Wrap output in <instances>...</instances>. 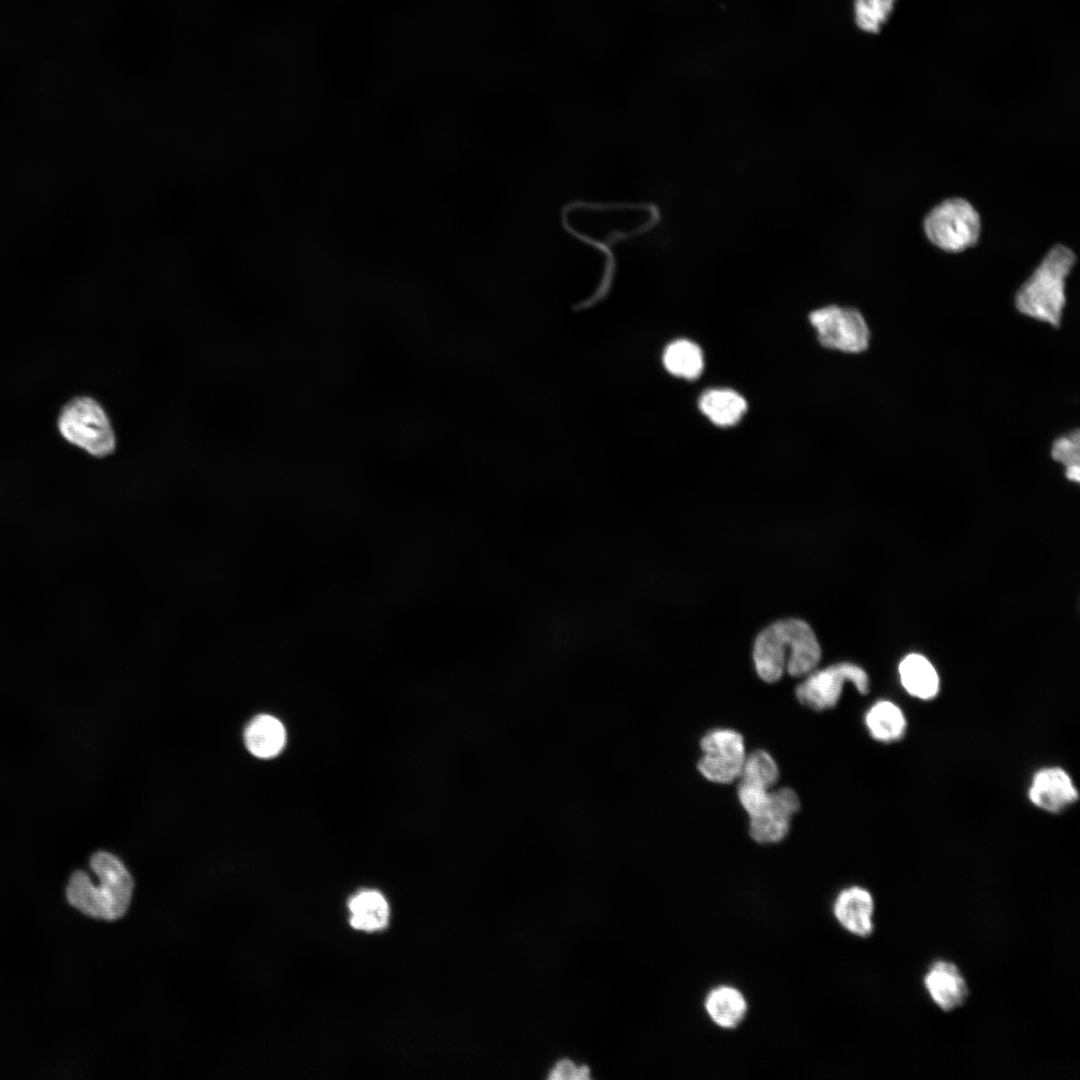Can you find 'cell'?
<instances>
[{"label": "cell", "mask_w": 1080, "mask_h": 1080, "mask_svg": "<svg viewBox=\"0 0 1080 1080\" xmlns=\"http://www.w3.org/2000/svg\"><path fill=\"white\" fill-rule=\"evenodd\" d=\"M659 219L657 208L640 200H576L561 213L562 227L574 241L606 255L647 235Z\"/></svg>", "instance_id": "obj_1"}, {"label": "cell", "mask_w": 1080, "mask_h": 1080, "mask_svg": "<svg viewBox=\"0 0 1080 1080\" xmlns=\"http://www.w3.org/2000/svg\"><path fill=\"white\" fill-rule=\"evenodd\" d=\"M820 658L821 648L812 628L800 619L779 620L755 639V669L768 683L778 681L785 670L793 677L808 675Z\"/></svg>", "instance_id": "obj_2"}, {"label": "cell", "mask_w": 1080, "mask_h": 1080, "mask_svg": "<svg viewBox=\"0 0 1080 1080\" xmlns=\"http://www.w3.org/2000/svg\"><path fill=\"white\" fill-rule=\"evenodd\" d=\"M99 878L94 885L83 871H76L67 885L68 902L84 914L105 920L122 917L130 904L134 882L124 864L113 854L99 851L90 860Z\"/></svg>", "instance_id": "obj_3"}, {"label": "cell", "mask_w": 1080, "mask_h": 1080, "mask_svg": "<svg viewBox=\"0 0 1080 1080\" xmlns=\"http://www.w3.org/2000/svg\"><path fill=\"white\" fill-rule=\"evenodd\" d=\"M1076 257L1062 245H1056L1018 289L1016 309L1023 315L1059 327L1066 304L1065 283Z\"/></svg>", "instance_id": "obj_4"}, {"label": "cell", "mask_w": 1080, "mask_h": 1080, "mask_svg": "<svg viewBox=\"0 0 1080 1080\" xmlns=\"http://www.w3.org/2000/svg\"><path fill=\"white\" fill-rule=\"evenodd\" d=\"M58 429L69 443L92 456L104 457L115 450L110 419L93 398L81 396L70 400L59 414Z\"/></svg>", "instance_id": "obj_5"}, {"label": "cell", "mask_w": 1080, "mask_h": 1080, "mask_svg": "<svg viewBox=\"0 0 1080 1080\" xmlns=\"http://www.w3.org/2000/svg\"><path fill=\"white\" fill-rule=\"evenodd\" d=\"M981 222L976 209L961 198L948 199L933 208L924 220L928 240L938 248L957 253L973 246Z\"/></svg>", "instance_id": "obj_6"}, {"label": "cell", "mask_w": 1080, "mask_h": 1080, "mask_svg": "<svg viewBox=\"0 0 1080 1080\" xmlns=\"http://www.w3.org/2000/svg\"><path fill=\"white\" fill-rule=\"evenodd\" d=\"M809 319L818 341L826 348L859 353L869 346V327L855 308L829 305L813 311Z\"/></svg>", "instance_id": "obj_7"}, {"label": "cell", "mask_w": 1080, "mask_h": 1080, "mask_svg": "<svg viewBox=\"0 0 1080 1080\" xmlns=\"http://www.w3.org/2000/svg\"><path fill=\"white\" fill-rule=\"evenodd\" d=\"M846 681L852 682L861 694L869 690L868 675L861 667L839 663L809 673L798 685L796 697L800 703L815 711L830 709L838 703Z\"/></svg>", "instance_id": "obj_8"}, {"label": "cell", "mask_w": 1080, "mask_h": 1080, "mask_svg": "<svg viewBox=\"0 0 1080 1080\" xmlns=\"http://www.w3.org/2000/svg\"><path fill=\"white\" fill-rule=\"evenodd\" d=\"M700 747L703 756L697 767L707 780L728 784L739 778L746 757L740 733L733 729H714L705 734Z\"/></svg>", "instance_id": "obj_9"}, {"label": "cell", "mask_w": 1080, "mask_h": 1080, "mask_svg": "<svg viewBox=\"0 0 1080 1080\" xmlns=\"http://www.w3.org/2000/svg\"><path fill=\"white\" fill-rule=\"evenodd\" d=\"M800 808L798 795L790 788H780L770 793L765 809L750 817L749 833L758 843H777L785 838L792 817Z\"/></svg>", "instance_id": "obj_10"}, {"label": "cell", "mask_w": 1080, "mask_h": 1080, "mask_svg": "<svg viewBox=\"0 0 1080 1080\" xmlns=\"http://www.w3.org/2000/svg\"><path fill=\"white\" fill-rule=\"evenodd\" d=\"M933 1002L944 1012L961 1007L967 1000L969 988L958 967L949 961H934L923 978Z\"/></svg>", "instance_id": "obj_11"}, {"label": "cell", "mask_w": 1080, "mask_h": 1080, "mask_svg": "<svg viewBox=\"0 0 1080 1080\" xmlns=\"http://www.w3.org/2000/svg\"><path fill=\"white\" fill-rule=\"evenodd\" d=\"M1028 795L1038 808L1058 813L1077 801L1078 790L1066 771L1051 767L1034 775Z\"/></svg>", "instance_id": "obj_12"}, {"label": "cell", "mask_w": 1080, "mask_h": 1080, "mask_svg": "<svg viewBox=\"0 0 1080 1080\" xmlns=\"http://www.w3.org/2000/svg\"><path fill=\"white\" fill-rule=\"evenodd\" d=\"M833 913L840 925L859 937H869L874 930V900L871 893L859 886L842 890L836 897Z\"/></svg>", "instance_id": "obj_13"}, {"label": "cell", "mask_w": 1080, "mask_h": 1080, "mask_svg": "<svg viewBox=\"0 0 1080 1080\" xmlns=\"http://www.w3.org/2000/svg\"><path fill=\"white\" fill-rule=\"evenodd\" d=\"M350 925L360 931L375 932L384 929L389 921V905L377 890L366 889L352 895L347 903Z\"/></svg>", "instance_id": "obj_14"}, {"label": "cell", "mask_w": 1080, "mask_h": 1080, "mask_svg": "<svg viewBox=\"0 0 1080 1080\" xmlns=\"http://www.w3.org/2000/svg\"><path fill=\"white\" fill-rule=\"evenodd\" d=\"M244 741L251 754L258 758H272L280 753L286 742L283 724L275 717L261 714L254 717L244 732Z\"/></svg>", "instance_id": "obj_15"}, {"label": "cell", "mask_w": 1080, "mask_h": 1080, "mask_svg": "<svg viewBox=\"0 0 1080 1080\" xmlns=\"http://www.w3.org/2000/svg\"><path fill=\"white\" fill-rule=\"evenodd\" d=\"M903 687L922 700L934 698L939 690V677L933 665L920 654L907 655L899 665Z\"/></svg>", "instance_id": "obj_16"}, {"label": "cell", "mask_w": 1080, "mask_h": 1080, "mask_svg": "<svg viewBox=\"0 0 1080 1080\" xmlns=\"http://www.w3.org/2000/svg\"><path fill=\"white\" fill-rule=\"evenodd\" d=\"M699 409L715 425H735L747 410L745 399L730 389H711L699 399Z\"/></svg>", "instance_id": "obj_17"}, {"label": "cell", "mask_w": 1080, "mask_h": 1080, "mask_svg": "<svg viewBox=\"0 0 1080 1080\" xmlns=\"http://www.w3.org/2000/svg\"><path fill=\"white\" fill-rule=\"evenodd\" d=\"M705 1009L712 1021L722 1028H735L744 1019L747 1003L742 993L734 987L719 986L709 992Z\"/></svg>", "instance_id": "obj_18"}, {"label": "cell", "mask_w": 1080, "mask_h": 1080, "mask_svg": "<svg viewBox=\"0 0 1080 1080\" xmlns=\"http://www.w3.org/2000/svg\"><path fill=\"white\" fill-rule=\"evenodd\" d=\"M865 724L870 735L880 742L896 741L903 736L906 729L902 710L887 700L878 701L871 706L865 715Z\"/></svg>", "instance_id": "obj_19"}, {"label": "cell", "mask_w": 1080, "mask_h": 1080, "mask_svg": "<svg viewBox=\"0 0 1080 1080\" xmlns=\"http://www.w3.org/2000/svg\"><path fill=\"white\" fill-rule=\"evenodd\" d=\"M663 363L672 375L693 380L704 368V358L699 346L689 340L679 339L670 343L663 354Z\"/></svg>", "instance_id": "obj_20"}, {"label": "cell", "mask_w": 1080, "mask_h": 1080, "mask_svg": "<svg viewBox=\"0 0 1080 1080\" xmlns=\"http://www.w3.org/2000/svg\"><path fill=\"white\" fill-rule=\"evenodd\" d=\"M897 0H854L853 16L863 32L876 34L888 22Z\"/></svg>", "instance_id": "obj_21"}, {"label": "cell", "mask_w": 1080, "mask_h": 1080, "mask_svg": "<svg viewBox=\"0 0 1080 1080\" xmlns=\"http://www.w3.org/2000/svg\"><path fill=\"white\" fill-rule=\"evenodd\" d=\"M779 770L774 758L764 750L746 755L740 781L770 789L778 780Z\"/></svg>", "instance_id": "obj_22"}, {"label": "cell", "mask_w": 1080, "mask_h": 1080, "mask_svg": "<svg viewBox=\"0 0 1080 1080\" xmlns=\"http://www.w3.org/2000/svg\"><path fill=\"white\" fill-rule=\"evenodd\" d=\"M1051 456L1055 461L1065 465V468L1079 466V431L1076 429L1056 438L1051 447Z\"/></svg>", "instance_id": "obj_23"}, {"label": "cell", "mask_w": 1080, "mask_h": 1080, "mask_svg": "<svg viewBox=\"0 0 1080 1080\" xmlns=\"http://www.w3.org/2000/svg\"><path fill=\"white\" fill-rule=\"evenodd\" d=\"M770 789L741 782L738 786L739 801L750 817L760 814L767 806L770 799Z\"/></svg>", "instance_id": "obj_24"}, {"label": "cell", "mask_w": 1080, "mask_h": 1080, "mask_svg": "<svg viewBox=\"0 0 1080 1080\" xmlns=\"http://www.w3.org/2000/svg\"><path fill=\"white\" fill-rule=\"evenodd\" d=\"M551 1080H588L591 1078V1070L587 1065H577L570 1059H561L548 1073Z\"/></svg>", "instance_id": "obj_25"}, {"label": "cell", "mask_w": 1080, "mask_h": 1080, "mask_svg": "<svg viewBox=\"0 0 1080 1080\" xmlns=\"http://www.w3.org/2000/svg\"><path fill=\"white\" fill-rule=\"evenodd\" d=\"M1065 475L1069 480L1074 481V482H1079V480H1080V467L1079 466L1067 467L1065 469Z\"/></svg>", "instance_id": "obj_26"}]
</instances>
